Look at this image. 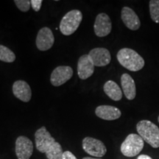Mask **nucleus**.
<instances>
[{"mask_svg":"<svg viewBox=\"0 0 159 159\" xmlns=\"http://www.w3.org/2000/svg\"><path fill=\"white\" fill-rule=\"evenodd\" d=\"M117 60L122 66L131 71H138L144 66V60L134 49L123 48L117 53Z\"/></svg>","mask_w":159,"mask_h":159,"instance_id":"f257e3e1","label":"nucleus"},{"mask_svg":"<svg viewBox=\"0 0 159 159\" xmlns=\"http://www.w3.org/2000/svg\"><path fill=\"white\" fill-rule=\"evenodd\" d=\"M137 132L142 139L153 148H159V128L149 120H142L136 125Z\"/></svg>","mask_w":159,"mask_h":159,"instance_id":"f03ea898","label":"nucleus"},{"mask_svg":"<svg viewBox=\"0 0 159 159\" xmlns=\"http://www.w3.org/2000/svg\"><path fill=\"white\" fill-rule=\"evenodd\" d=\"M83 19L82 13L79 10L68 12L60 23V30L64 35H70L77 30Z\"/></svg>","mask_w":159,"mask_h":159,"instance_id":"7ed1b4c3","label":"nucleus"},{"mask_svg":"<svg viewBox=\"0 0 159 159\" xmlns=\"http://www.w3.org/2000/svg\"><path fill=\"white\" fill-rule=\"evenodd\" d=\"M144 140L138 134H131L121 145V152L126 157L136 156L144 148Z\"/></svg>","mask_w":159,"mask_h":159,"instance_id":"20e7f679","label":"nucleus"},{"mask_svg":"<svg viewBox=\"0 0 159 159\" xmlns=\"http://www.w3.org/2000/svg\"><path fill=\"white\" fill-rule=\"evenodd\" d=\"M83 148L90 156L98 158L104 156L107 152L105 144L100 140L91 137H85L83 139Z\"/></svg>","mask_w":159,"mask_h":159,"instance_id":"39448f33","label":"nucleus"},{"mask_svg":"<svg viewBox=\"0 0 159 159\" xmlns=\"http://www.w3.org/2000/svg\"><path fill=\"white\" fill-rule=\"evenodd\" d=\"M35 145L37 150L41 152H45L52 144L55 142V139L47 131L45 127H41L35 134Z\"/></svg>","mask_w":159,"mask_h":159,"instance_id":"423d86ee","label":"nucleus"},{"mask_svg":"<svg viewBox=\"0 0 159 159\" xmlns=\"http://www.w3.org/2000/svg\"><path fill=\"white\" fill-rule=\"evenodd\" d=\"M73 75V70L70 66H61L53 70L51 74L50 82L54 86H60L64 84Z\"/></svg>","mask_w":159,"mask_h":159,"instance_id":"0eeeda50","label":"nucleus"},{"mask_svg":"<svg viewBox=\"0 0 159 159\" xmlns=\"http://www.w3.org/2000/svg\"><path fill=\"white\" fill-rule=\"evenodd\" d=\"M33 152V144L25 136L18 137L16 141V153L18 159H30Z\"/></svg>","mask_w":159,"mask_h":159,"instance_id":"6e6552de","label":"nucleus"},{"mask_svg":"<svg viewBox=\"0 0 159 159\" xmlns=\"http://www.w3.org/2000/svg\"><path fill=\"white\" fill-rule=\"evenodd\" d=\"M55 42V37L49 27H43L38 33L36 37L37 48L41 51H47L51 49Z\"/></svg>","mask_w":159,"mask_h":159,"instance_id":"1a4fd4ad","label":"nucleus"},{"mask_svg":"<svg viewBox=\"0 0 159 159\" xmlns=\"http://www.w3.org/2000/svg\"><path fill=\"white\" fill-rule=\"evenodd\" d=\"M94 33L98 37H105L111 33L112 24L110 18L105 13L97 15L94 22Z\"/></svg>","mask_w":159,"mask_h":159,"instance_id":"9d476101","label":"nucleus"},{"mask_svg":"<svg viewBox=\"0 0 159 159\" xmlns=\"http://www.w3.org/2000/svg\"><path fill=\"white\" fill-rule=\"evenodd\" d=\"M95 66L89 55H83L80 57L77 63V74L81 80H86L93 75Z\"/></svg>","mask_w":159,"mask_h":159,"instance_id":"9b49d317","label":"nucleus"},{"mask_svg":"<svg viewBox=\"0 0 159 159\" xmlns=\"http://www.w3.org/2000/svg\"><path fill=\"white\" fill-rule=\"evenodd\" d=\"M89 56L96 66H105L111 62L110 52L105 48H95L90 51Z\"/></svg>","mask_w":159,"mask_h":159,"instance_id":"f8f14e48","label":"nucleus"},{"mask_svg":"<svg viewBox=\"0 0 159 159\" xmlns=\"http://www.w3.org/2000/svg\"><path fill=\"white\" fill-rule=\"evenodd\" d=\"M13 93L16 97L25 102H29L32 97L30 87L24 80H17L13 83Z\"/></svg>","mask_w":159,"mask_h":159,"instance_id":"ddd939ff","label":"nucleus"},{"mask_svg":"<svg viewBox=\"0 0 159 159\" xmlns=\"http://www.w3.org/2000/svg\"><path fill=\"white\" fill-rule=\"evenodd\" d=\"M122 20L123 22L131 30H137L140 27V20L136 13L128 7H124L122 10Z\"/></svg>","mask_w":159,"mask_h":159,"instance_id":"4468645a","label":"nucleus"},{"mask_svg":"<svg viewBox=\"0 0 159 159\" xmlns=\"http://www.w3.org/2000/svg\"><path fill=\"white\" fill-rule=\"evenodd\" d=\"M95 114L99 118L104 120H115L119 119L122 115L120 110L111 105H100L95 110Z\"/></svg>","mask_w":159,"mask_h":159,"instance_id":"2eb2a0df","label":"nucleus"},{"mask_svg":"<svg viewBox=\"0 0 159 159\" xmlns=\"http://www.w3.org/2000/svg\"><path fill=\"white\" fill-rule=\"evenodd\" d=\"M121 84L126 98L129 100L134 99L136 95V89L132 77L128 74H123L121 77Z\"/></svg>","mask_w":159,"mask_h":159,"instance_id":"dca6fc26","label":"nucleus"},{"mask_svg":"<svg viewBox=\"0 0 159 159\" xmlns=\"http://www.w3.org/2000/svg\"><path fill=\"white\" fill-rule=\"evenodd\" d=\"M104 91L111 99L119 101L122 99V92L119 86L114 81L108 80L104 85Z\"/></svg>","mask_w":159,"mask_h":159,"instance_id":"f3484780","label":"nucleus"},{"mask_svg":"<svg viewBox=\"0 0 159 159\" xmlns=\"http://www.w3.org/2000/svg\"><path fill=\"white\" fill-rule=\"evenodd\" d=\"M45 153L48 159H63V152L58 142H55L52 144Z\"/></svg>","mask_w":159,"mask_h":159,"instance_id":"a211bd4d","label":"nucleus"},{"mask_svg":"<svg viewBox=\"0 0 159 159\" xmlns=\"http://www.w3.org/2000/svg\"><path fill=\"white\" fill-rule=\"evenodd\" d=\"M16 60L13 52L3 45H0V61L6 63H12Z\"/></svg>","mask_w":159,"mask_h":159,"instance_id":"6ab92c4d","label":"nucleus"},{"mask_svg":"<svg viewBox=\"0 0 159 159\" xmlns=\"http://www.w3.org/2000/svg\"><path fill=\"white\" fill-rule=\"evenodd\" d=\"M150 17L156 23H159V0L150 1Z\"/></svg>","mask_w":159,"mask_h":159,"instance_id":"aec40b11","label":"nucleus"},{"mask_svg":"<svg viewBox=\"0 0 159 159\" xmlns=\"http://www.w3.org/2000/svg\"><path fill=\"white\" fill-rule=\"evenodd\" d=\"M14 2L18 8L22 12L28 11L30 8L31 3L29 0H16Z\"/></svg>","mask_w":159,"mask_h":159,"instance_id":"412c9836","label":"nucleus"},{"mask_svg":"<svg viewBox=\"0 0 159 159\" xmlns=\"http://www.w3.org/2000/svg\"><path fill=\"white\" fill-rule=\"evenodd\" d=\"M42 2L43 1H41V0H32V1H30L32 7H33L35 11H40Z\"/></svg>","mask_w":159,"mask_h":159,"instance_id":"4be33fe9","label":"nucleus"},{"mask_svg":"<svg viewBox=\"0 0 159 159\" xmlns=\"http://www.w3.org/2000/svg\"><path fill=\"white\" fill-rule=\"evenodd\" d=\"M63 159H77L70 151H65L63 154Z\"/></svg>","mask_w":159,"mask_h":159,"instance_id":"5701e85b","label":"nucleus"},{"mask_svg":"<svg viewBox=\"0 0 159 159\" xmlns=\"http://www.w3.org/2000/svg\"><path fill=\"white\" fill-rule=\"evenodd\" d=\"M137 159H152L151 157H150L149 156H147V155H141L139 156Z\"/></svg>","mask_w":159,"mask_h":159,"instance_id":"b1692460","label":"nucleus"},{"mask_svg":"<svg viewBox=\"0 0 159 159\" xmlns=\"http://www.w3.org/2000/svg\"><path fill=\"white\" fill-rule=\"evenodd\" d=\"M83 159H101V158H91V157H85Z\"/></svg>","mask_w":159,"mask_h":159,"instance_id":"393cba45","label":"nucleus"},{"mask_svg":"<svg viewBox=\"0 0 159 159\" xmlns=\"http://www.w3.org/2000/svg\"><path fill=\"white\" fill-rule=\"evenodd\" d=\"M158 122H159V116H158Z\"/></svg>","mask_w":159,"mask_h":159,"instance_id":"a878e982","label":"nucleus"}]
</instances>
